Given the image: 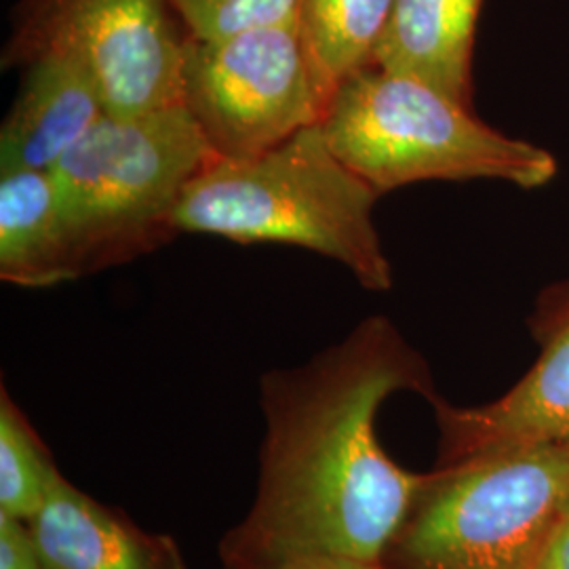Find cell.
<instances>
[{
    "label": "cell",
    "instance_id": "1",
    "mask_svg": "<svg viewBox=\"0 0 569 569\" xmlns=\"http://www.w3.org/2000/svg\"><path fill=\"white\" fill-rule=\"evenodd\" d=\"M422 387L420 361L385 319L302 366L264 373L258 489L222 540V561L315 555L382 563L428 475L388 458L376 418L392 392Z\"/></svg>",
    "mask_w": 569,
    "mask_h": 569
},
{
    "label": "cell",
    "instance_id": "2",
    "mask_svg": "<svg viewBox=\"0 0 569 569\" xmlns=\"http://www.w3.org/2000/svg\"><path fill=\"white\" fill-rule=\"evenodd\" d=\"M382 194L310 124L262 154L213 159L188 183L176 226L239 244L302 247L340 266L371 291L392 287L373 207Z\"/></svg>",
    "mask_w": 569,
    "mask_h": 569
},
{
    "label": "cell",
    "instance_id": "3",
    "mask_svg": "<svg viewBox=\"0 0 569 569\" xmlns=\"http://www.w3.org/2000/svg\"><path fill=\"white\" fill-rule=\"evenodd\" d=\"M213 159L182 103L138 117L103 114L49 169L81 279L178 237L183 192Z\"/></svg>",
    "mask_w": 569,
    "mask_h": 569
},
{
    "label": "cell",
    "instance_id": "4",
    "mask_svg": "<svg viewBox=\"0 0 569 569\" xmlns=\"http://www.w3.org/2000/svg\"><path fill=\"white\" fill-rule=\"evenodd\" d=\"M321 124L333 152L380 194L432 180L538 188L557 173L547 150L491 129L428 82L378 66L331 93Z\"/></svg>",
    "mask_w": 569,
    "mask_h": 569
},
{
    "label": "cell",
    "instance_id": "5",
    "mask_svg": "<svg viewBox=\"0 0 569 569\" xmlns=\"http://www.w3.org/2000/svg\"><path fill=\"white\" fill-rule=\"evenodd\" d=\"M569 502L568 448L491 449L428 475L388 569H531Z\"/></svg>",
    "mask_w": 569,
    "mask_h": 569
},
{
    "label": "cell",
    "instance_id": "6",
    "mask_svg": "<svg viewBox=\"0 0 569 569\" xmlns=\"http://www.w3.org/2000/svg\"><path fill=\"white\" fill-rule=\"evenodd\" d=\"M180 103L224 161L262 154L326 112L296 20L220 41L188 37Z\"/></svg>",
    "mask_w": 569,
    "mask_h": 569
},
{
    "label": "cell",
    "instance_id": "7",
    "mask_svg": "<svg viewBox=\"0 0 569 569\" xmlns=\"http://www.w3.org/2000/svg\"><path fill=\"white\" fill-rule=\"evenodd\" d=\"M182 30L169 0H20L2 68L68 51L93 72L106 114L138 117L180 103Z\"/></svg>",
    "mask_w": 569,
    "mask_h": 569
},
{
    "label": "cell",
    "instance_id": "8",
    "mask_svg": "<svg viewBox=\"0 0 569 569\" xmlns=\"http://www.w3.org/2000/svg\"><path fill=\"white\" fill-rule=\"evenodd\" d=\"M20 70L0 127V173L49 171L106 114L102 89L77 56L49 49Z\"/></svg>",
    "mask_w": 569,
    "mask_h": 569
},
{
    "label": "cell",
    "instance_id": "9",
    "mask_svg": "<svg viewBox=\"0 0 569 569\" xmlns=\"http://www.w3.org/2000/svg\"><path fill=\"white\" fill-rule=\"evenodd\" d=\"M44 569H188L169 533L136 526L58 475L30 521Z\"/></svg>",
    "mask_w": 569,
    "mask_h": 569
},
{
    "label": "cell",
    "instance_id": "10",
    "mask_svg": "<svg viewBox=\"0 0 569 569\" xmlns=\"http://www.w3.org/2000/svg\"><path fill=\"white\" fill-rule=\"evenodd\" d=\"M449 460L491 449H569V323L502 399L483 407L439 406Z\"/></svg>",
    "mask_w": 569,
    "mask_h": 569
},
{
    "label": "cell",
    "instance_id": "11",
    "mask_svg": "<svg viewBox=\"0 0 569 569\" xmlns=\"http://www.w3.org/2000/svg\"><path fill=\"white\" fill-rule=\"evenodd\" d=\"M483 0H395L373 63L470 102V61Z\"/></svg>",
    "mask_w": 569,
    "mask_h": 569
},
{
    "label": "cell",
    "instance_id": "12",
    "mask_svg": "<svg viewBox=\"0 0 569 569\" xmlns=\"http://www.w3.org/2000/svg\"><path fill=\"white\" fill-rule=\"evenodd\" d=\"M79 279L74 247L51 173H0V281L47 289Z\"/></svg>",
    "mask_w": 569,
    "mask_h": 569
},
{
    "label": "cell",
    "instance_id": "13",
    "mask_svg": "<svg viewBox=\"0 0 569 569\" xmlns=\"http://www.w3.org/2000/svg\"><path fill=\"white\" fill-rule=\"evenodd\" d=\"M395 0H300L298 30L317 87L331 93L373 63Z\"/></svg>",
    "mask_w": 569,
    "mask_h": 569
},
{
    "label": "cell",
    "instance_id": "14",
    "mask_svg": "<svg viewBox=\"0 0 569 569\" xmlns=\"http://www.w3.org/2000/svg\"><path fill=\"white\" fill-rule=\"evenodd\" d=\"M58 475L39 432L9 390L0 388V512L30 523Z\"/></svg>",
    "mask_w": 569,
    "mask_h": 569
},
{
    "label": "cell",
    "instance_id": "15",
    "mask_svg": "<svg viewBox=\"0 0 569 569\" xmlns=\"http://www.w3.org/2000/svg\"><path fill=\"white\" fill-rule=\"evenodd\" d=\"M190 39L220 41L298 18L300 0H169Z\"/></svg>",
    "mask_w": 569,
    "mask_h": 569
},
{
    "label": "cell",
    "instance_id": "16",
    "mask_svg": "<svg viewBox=\"0 0 569 569\" xmlns=\"http://www.w3.org/2000/svg\"><path fill=\"white\" fill-rule=\"evenodd\" d=\"M224 569H388L382 563H367L345 557H281L260 561H222Z\"/></svg>",
    "mask_w": 569,
    "mask_h": 569
},
{
    "label": "cell",
    "instance_id": "17",
    "mask_svg": "<svg viewBox=\"0 0 569 569\" xmlns=\"http://www.w3.org/2000/svg\"><path fill=\"white\" fill-rule=\"evenodd\" d=\"M531 569H569V502Z\"/></svg>",
    "mask_w": 569,
    "mask_h": 569
}]
</instances>
